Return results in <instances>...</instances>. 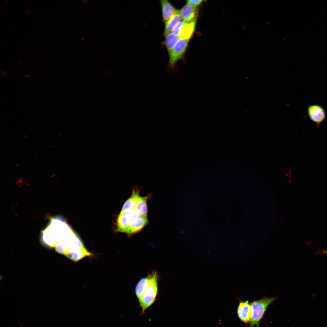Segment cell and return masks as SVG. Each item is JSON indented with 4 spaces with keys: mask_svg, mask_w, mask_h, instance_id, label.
<instances>
[{
    "mask_svg": "<svg viewBox=\"0 0 327 327\" xmlns=\"http://www.w3.org/2000/svg\"><path fill=\"white\" fill-rule=\"evenodd\" d=\"M308 114L310 119L318 125L325 117V113L323 108L317 104L309 106L308 108Z\"/></svg>",
    "mask_w": 327,
    "mask_h": 327,
    "instance_id": "5",
    "label": "cell"
},
{
    "mask_svg": "<svg viewBox=\"0 0 327 327\" xmlns=\"http://www.w3.org/2000/svg\"><path fill=\"white\" fill-rule=\"evenodd\" d=\"M186 23V22L182 20L180 21L174 27L171 32L176 36L179 37L181 28Z\"/></svg>",
    "mask_w": 327,
    "mask_h": 327,
    "instance_id": "15",
    "label": "cell"
},
{
    "mask_svg": "<svg viewBox=\"0 0 327 327\" xmlns=\"http://www.w3.org/2000/svg\"><path fill=\"white\" fill-rule=\"evenodd\" d=\"M138 192L134 191L130 197L124 203L121 211H125L133 209L135 208L137 202L140 197Z\"/></svg>",
    "mask_w": 327,
    "mask_h": 327,
    "instance_id": "11",
    "label": "cell"
},
{
    "mask_svg": "<svg viewBox=\"0 0 327 327\" xmlns=\"http://www.w3.org/2000/svg\"><path fill=\"white\" fill-rule=\"evenodd\" d=\"M276 298H265L255 301L250 303L251 313L250 327H254L262 318L266 308Z\"/></svg>",
    "mask_w": 327,
    "mask_h": 327,
    "instance_id": "2",
    "label": "cell"
},
{
    "mask_svg": "<svg viewBox=\"0 0 327 327\" xmlns=\"http://www.w3.org/2000/svg\"><path fill=\"white\" fill-rule=\"evenodd\" d=\"M147 197L140 196L135 208V209H137L141 215L145 216H147Z\"/></svg>",
    "mask_w": 327,
    "mask_h": 327,
    "instance_id": "14",
    "label": "cell"
},
{
    "mask_svg": "<svg viewBox=\"0 0 327 327\" xmlns=\"http://www.w3.org/2000/svg\"><path fill=\"white\" fill-rule=\"evenodd\" d=\"M196 21L186 22L181 28L179 37L180 39H190L195 28Z\"/></svg>",
    "mask_w": 327,
    "mask_h": 327,
    "instance_id": "10",
    "label": "cell"
},
{
    "mask_svg": "<svg viewBox=\"0 0 327 327\" xmlns=\"http://www.w3.org/2000/svg\"><path fill=\"white\" fill-rule=\"evenodd\" d=\"M190 39H180L176 43L170 54L166 70L170 73L177 72L176 66L177 62L183 57Z\"/></svg>",
    "mask_w": 327,
    "mask_h": 327,
    "instance_id": "3",
    "label": "cell"
},
{
    "mask_svg": "<svg viewBox=\"0 0 327 327\" xmlns=\"http://www.w3.org/2000/svg\"><path fill=\"white\" fill-rule=\"evenodd\" d=\"M237 313L239 319L242 322L246 324L250 322L251 309L248 301L239 302L237 308Z\"/></svg>",
    "mask_w": 327,
    "mask_h": 327,
    "instance_id": "6",
    "label": "cell"
},
{
    "mask_svg": "<svg viewBox=\"0 0 327 327\" xmlns=\"http://www.w3.org/2000/svg\"><path fill=\"white\" fill-rule=\"evenodd\" d=\"M321 252L323 254H325L327 255V250L325 249H322Z\"/></svg>",
    "mask_w": 327,
    "mask_h": 327,
    "instance_id": "17",
    "label": "cell"
},
{
    "mask_svg": "<svg viewBox=\"0 0 327 327\" xmlns=\"http://www.w3.org/2000/svg\"><path fill=\"white\" fill-rule=\"evenodd\" d=\"M147 222V216H141L133 219L130 221L126 233L129 235L137 233L142 229Z\"/></svg>",
    "mask_w": 327,
    "mask_h": 327,
    "instance_id": "7",
    "label": "cell"
},
{
    "mask_svg": "<svg viewBox=\"0 0 327 327\" xmlns=\"http://www.w3.org/2000/svg\"><path fill=\"white\" fill-rule=\"evenodd\" d=\"M163 21L165 23L176 13L177 10L168 1H160Z\"/></svg>",
    "mask_w": 327,
    "mask_h": 327,
    "instance_id": "8",
    "label": "cell"
},
{
    "mask_svg": "<svg viewBox=\"0 0 327 327\" xmlns=\"http://www.w3.org/2000/svg\"><path fill=\"white\" fill-rule=\"evenodd\" d=\"M149 275L148 284L138 299L140 306L142 309L141 315L144 313L155 302L158 293V275L156 272L154 271Z\"/></svg>",
    "mask_w": 327,
    "mask_h": 327,
    "instance_id": "1",
    "label": "cell"
},
{
    "mask_svg": "<svg viewBox=\"0 0 327 327\" xmlns=\"http://www.w3.org/2000/svg\"><path fill=\"white\" fill-rule=\"evenodd\" d=\"M181 20L180 10H177L175 14L165 23L163 35L166 36L172 32L173 28Z\"/></svg>",
    "mask_w": 327,
    "mask_h": 327,
    "instance_id": "9",
    "label": "cell"
},
{
    "mask_svg": "<svg viewBox=\"0 0 327 327\" xmlns=\"http://www.w3.org/2000/svg\"><path fill=\"white\" fill-rule=\"evenodd\" d=\"M149 280L150 275L148 274L146 277L140 279L137 283L135 288V293L138 299L142 296L147 286Z\"/></svg>",
    "mask_w": 327,
    "mask_h": 327,
    "instance_id": "12",
    "label": "cell"
},
{
    "mask_svg": "<svg viewBox=\"0 0 327 327\" xmlns=\"http://www.w3.org/2000/svg\"><path fill=\"white\" fill-rule=\"evenodd\" d=\"M203 1V0H188L187 1V3L193 6L197 7Z\"/></svg>",
    "mask_w": 327,
    "mask_h": 327,
    "instance_id": "16",
    "label": "cell"
},
{
    "mask_svg": "<svg viewBox=\"0 0 327 327\" xmlns=\"http://www.w3.org/2000/svg\"><path fill=\"white\" fill-rule=\"evenodd\" d=\"M165 37V44L169 55L176 43L180 38L172 32L169 33Z\"/></svg>",
    "mask_w": 327,
    "mask_h": 327,
    "instance_id": "13",
    "label": "cell"
},
{
    "mask_svg": "<svg viewBox=\"0 0 327 327\" xmlns=\"http://www.w3.org/2000/svg\"><path fill=\"white\" fill-rule=\"evenodd\" d=\"M180 11L182 21L187 23L196 21L198 13V7L186 3Z\"/></svg>",
    "mask_w": 327,
    "mask_h": 327,
    "instance_id": "4",
    "label": "cell"
}]
</instances>
